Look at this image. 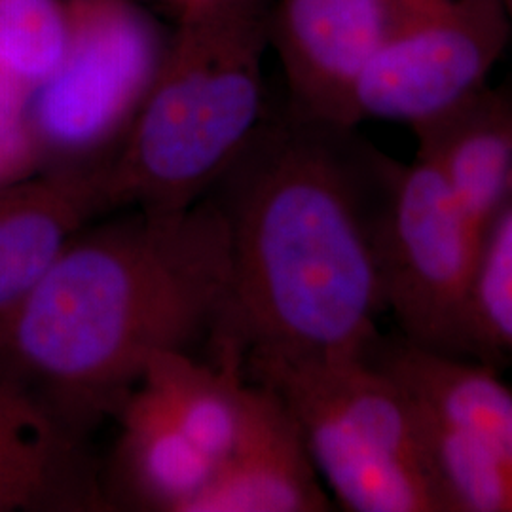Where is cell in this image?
Segmentation results:
<instances>
[{"label":"cell","mask_w":512,"mask_h":512,"mask_svg":"<svg viewBox=\"0 0 512 512\" xmlns=\"http://www.w3.org/2000/svg\"><path fill=\"white\" fill-rule=\"evenodd\" d=\"M67 37L63 0H0V78L29 95L59 67Z\"/></svg>","instance_id":"e0dca14e"},{"label":"cell","mask_w":512,"mask_h":512,"mask_svg":"<svg viewBox=\"0 0 512 512\" xmlns=\"http://www.w3.org/2000/svg\"><path fill=\"white\" fill-rule=\"evenodd\" d=\"M245 378L289 408L332 503L351 512H444L420 410L368 351L255 361Z\"/></svg>","instance_id":"277c9868"},{"label":"cell","mask_w":512,"mask_h":512,"mask_svg":"<svg viewBox=\"0 0 512 512\" xmlns=\"http://www.w3.org/2000/svg\"><path fill=\"white\" fill-rule=\"evenodd\" d=\"M412 131L484 238L512 196V92L484 86Z\"/></svg>","instance_id":"4fadbf2b"},{"label":"cell","mask_w":512,"mask_h":512,"mask_svg":"<svg viewBox=\"0 0 512 512\" xmlns=\"http://www.w3.org/2000/svg\"><path fill=\"white\" fill-rule=\"evenodd\" d=\"M340 126L268 112L213 186L228 222L230 291L213 361L361 355L387 311L380 230L397 169Z\"/></svg>","instance_id":"6da1fadb"},{"label":"cell","mask_w":512,"mask_h":512,"mask_svg":"<svg viewBox=\"0 0 512 512\" xmlns=\"http://www.w3.org/2000/svg\"><path fill=\"white\" fill-rule=\"evenodd\" d=\"M418 410L444 511L512 512L511 459Z\"/></svg>","instance_id":"2e32d148"},{"label":"cell","mask_w":512,"mask_h":512,"mask_svg":"<svg viewBox=\"0 0 512 512\" xmlns=\"http://www.w3.org/2000/svg\"><path fill=\"white\" fill-rule=\"evenodd\" d=\"M435 0H281L272 8L270 42L304 114L357 128L351 92L368 59L406 21Z\"/></svg>","instance_id":"ba28073f"},{"label":"cell","mask_w":512,"mask_h":512,"mask_svg":"<svg viewBox=\"0 0 512 512\" xmlns=\"http://www.w3.org/2000/svg\"><path fill=\"white\" fill-rule=\"evenodd\" d=\"M105 213L101 171H38L0 188V311L27 293L67 243Z\"/></svg>","instance_id":"7c38bea8"},{"label":"cell","mask_w":512,"mask_h":512,"mask_svg":"<svg viewBox=\"0 0 512 512\" xmlns=\"http://www.w3.org/2000/svg\"><path fill=\"white\" fill-rule=\"evenodd\" d=\"M268 0H215L177 18L162 67L101 173L105 213L181 211L236 162L266 109Z\"/></svg>","instance_id":"3957f363"},{"label":"cell","mask_w":512,"mask_h":512,"mask_svg":"<svg viewBox=\"0 0 512 512\" xmlns=\"http://www.w3.org/2000/svg\"><path fill=\"white\" fill-rule=\"evenodd\" d=\"M164 2L167 6H171V8L175 10L177 18H181L184 14L194 12V10L202 8L205 4H211V2H215V0H164Z\"/></svg>","instance_id":"ffe728a7"},{"label":"cell","mask_w":512,"mask_h":512,"mask_svg":"<svg viewBox=\"0 0 512 512\" xmlns=\"http://www.w3.org/2000/svg\"><path fill=\"white\" fill-rule=\"evenodd\" d=\"M482 236L437 165L397 164L385 198L380 253L385 302L408 342L478 361L471 294Z\"/></svg>","instance_id":"8992f818"},{"label":"cell","mask_w":512,"mask_h":512,"mask_svg":"<svg viewBox=\"0 0 512 512\" xmlns=\"http://www.w3.org/2000/svg\"><path fill=\"white\" fill-rule=\"evenodd\" d=\"M512 37L501 0H435L368 59L351 92V122L418 128L488 86Z\"/></svg>","instance_id":"52a82bcc"},{"label":"cell","mask_w":512,"mask_h":512,"mask_svg":"<svg viewBox=\"0 0 512 512\" xmlns=\"http://www.w3.org/2000/svg\"><path fill=\"white\" fill-rule=\"evenodd\" d=\"M471 319L478 361L492 366L512 363V196L480 243Z\"/></svg>","instance_id":"ac0fdd59"},{"label":"cell","mask_w":512,"mask_h":512,"mask_svg":"<svg viewBox=\"0 0 512 512\" xmlns=\"http://www.w3.org/2000/svg\"><path fill=\"white\" fill-rule=\"evenodd\" d=\"M40 171L27 124V95L0 78V188Z\"/></svg>","instance_id":"d6986e66"},{"label":"cell","mask_w":512,"mask_h":512,"mask_svg":"<svg viewBox=\"0 0 512 512\" xmlns=\"http://www.w3.org/2000/svg\"><path fill=\"white\" fill-rule=\"evenodd\" d=\"M120 433L103 488L109 511L190 512L217 465L145 385L116 412Z\"/></svg>","instance_id":"8fae6325"},{"label":"cell","mask_w":512,"mask_h":512,"mask_svg":"<svg viewBox=\"0 0 512 512\" xmlns=\"http://www.w3.org/2000/svg\"><path fill=\"white\" fill-rule=\"evenodd\" d=\"M501 2H503V8H505V12H507V18H509L512 29V0H501Z\"/></svg>","instance_id":"44dd1931"},{"label":"cell","mask_w":512,"mask_h":512,"mask_svg":"<svg viewBox=\"0 0 512 512\" xmlns=\"http://www.w3.org/2000/svg\"><path fill=\"white\" fill-rule=\"evenodd\" d=\"M332 499L285 403L249 380L243 429L190 512H325Z\"/></svg>","instance_id":"9c48e42d"},{"label":"cell","mask_w":512,"mask_h":512,"mask_svg":"<svg viewBox=\"0 0 512 512\" xmlns=\"http://www.w3.org/2000/svg\"><path fill=\"white\" fill-rule=\"evenodd\" d=\"M139 384L215 465L232 452L249 399V380L238 365L164 351L148 361Z\"/></svg>","instance_id":"9a60e30c"},{"label":"cell","mask_w":512,"mask_h":512,"mask_svg":"<svg viewBox=\"0 0 512 512\" xmlns=\"http://www.w3.org/2000/svg\"><path fill=\"white\" fill-rule=\"evenodd\" d=\"M120 213L84 226L0 311V372L82 439L116 416L154 355L211 346L228 304L230 236L213 196Z\"/></svg>","instance_id":"7a4b0ae2"},{"label":"cell","mask_w":512,"mask_h":512,"mask_svg":"<svg viewBox=\"0 0 512 512\" xmlns=\"http://www.w3.org/2000/svg\"><path fill=\"white\" fill-rule=\"evenodd\" d=\"M14 511H109V503L88 439L0 372V512Z\"/></svg>","instance_id":"30bf717a"},{"label":"cell","mask_w":512,"mask_h":512,"mask_svg":"<svg viewBox=\"0 0 512 512\" xmlns=\"http://www.w3.org/2000/svg\"><path fill=\"white\" fill-rule=\"evenodd\" d=\"M65 55L27 95L40 171H105L162 67L169 35L137 0H63Z\"/></svg>","instance_id":"5b68a950"},{"label":"cell","mask_w":512,"mask_h":512,"mask_svg":"<svg viewBox=\"0 0 512 512\" xmlns=\"http://www.w3.org/2000/svg\"><path fill=\"white\" fill-rule=\"evenodd\" d=\"M368 355L427 416L512 461V389L495 366L384 334Z\"/></svg>","instance_id":"5bb4252c"}]
</instances>
